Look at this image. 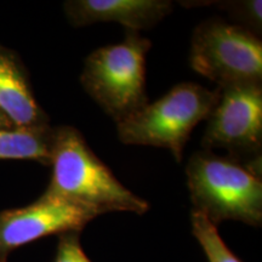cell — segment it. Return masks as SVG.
I'll return each mask as SVG.
<instances>
[{
  "label": "cell",
  "mask_w": 262,
  "mask_h": 262,
  "mask_svg": "<svg viewBox=\"0 0 262 262\" xmlns=\"http://www.w3.org/2000/svg\"><path fill=\"white\" fill-rule=\"evenodd\" d=\"M49 165L51 179L41 195L85 206L98 215L148 211V203L118 181L73 126L54 127Z\"/></svg>",
  "instance_id": "cell-1"
},
{
  "label": "cell",
  "mask_w": 262,
  "mask_h": 262,
  "mask_svg": "<svg viewBox=\"0 0 262 262\" xmlns=\"http://www.w3.org/2000/svg\"><path fill=\"white\" fill-rule=\"evenodd\" d=\"M193 211L217 226L233 220L260 227L262 181L260 173L211 150L196 152L186 168Z\"/></svg>",
  "instance_id": "cell-2"
},
{
  "label": "cell",
  "mask_w": 262,
  "mask_h": 262,
  "mask_svg": "<svg viewBox=\"0 0 262 262\" xmlns=\"http://www.w3.org/2000/svg\"><path fill=\"white\" fill-rule=\"evenodd\" d=\"M152 42L127 31L118 44L98 48L85 58L80 83L117 124L145 107L146 56Z\"/></svg>",
  "instance_id": "cell-3"
},
{
  "label": "cell",
  "mask_w": 262,
  "mask_h": 262,
  "mask_svg": "<svg viewBox=\"0 0 262 262\" xmlns=\"http://www.w3.org/2000/svg\"><path fill=\"white\" fill-rule=\"evenodd\" d=\"M217 100L219 89L178 84L162 98L118 123V136L125 145L166 148L180 163L193 129L209 117Z\"/></svg>",
  "instance_id": "cell-4"
},
{
  "label": "cell",
  "mask_w": 262,
  "mask_h": 262,
  "mask_svg": "<svg viewBox=\"0 0 262 262\" xmlns=\"http://www.w3.org/2000/svg\"><path fill=\"white\" fill-rule=\"evenodd\" d=\"M189 64L196 73L217 84L219 89L261 85V39L239 25L209 19L193 32Z\"/></svg>",
  "instance_id": "cell-5"
},
{
  "label": "cell",
  "mask_w": 262,
  "mask_h": 262,
  "mask_svg": "<svg viewBox=\"0 0 262 262\" xmlns=\"http://www.w3.org/2000/svg\"><path fill=\"white\" fill-rule=\"evenodd\" d=\"M206 120L204 150H228L229 158L261 173L262 85L219 89L217 103Z\"/></svg>",
  "instance_id": "cell-6"
},
{
  "label": "cell",
  "mask_w": 262,
  "mask_h": 262,
  "mask_svg": "<svg viewBox=\"0 0 262 262\" xmlns=\"http://www.w3.org/2000/svg\"><path fill=\"white\" fill-rule=\"evenodd\" d=\"M98 214L89 208L41 195L33 204L0 212V262L10 253L50 234L81 232Z\"/></svg>",
  "instance_id": "cell-7"
},
{
  "label": "cell",
  "mask_w": 262,
  "mask_h": 262,
  "mask_svg": "<svg viewBox=\"0 0 262 262\" xmlns=\"http://www.w3.org/2000/svg\"><path fill=\"white\" fill-rule=\"evenodd\" d=\"M172 8L169 0H68L63 4L73 27L117 22L131 32L155 27L171 14Z\"/></svg>",
  "instance_id": "cell-8"
},
{
  "label": "cell",
  "mask_w": 262,
  "mask_h": 262,
  "mask_svg": "<svg viewBox=\"0 0 262 262\" xmlns=\"http://www.w3.org/2000/svg\"><path fill=\"white\" fill-rule=\"evenodd\" d=\"M0 112L15 127L49 125L48 116L39 106L28 74L17 55L0 47Z\"/></svg>",
  "instance_id": "cell-9"
},
{
  "label": "cell",
  "mask_w": 262,
  "mask_h": 262,
  "mask_svg": "<svg viewBox=\"0 0 262 262\" xmlns=\"http://www.w3.org/2000/svg\"><path fill=\"white\" fill-rule=\"evenodd\" d=\"M54 127L0 129V160H34L50 164V149Z\"/></svg>",
  "instance_id": "cell-10"
},
{
  "label": "cell",
  "mask_w": 262,
  "mask_h": 262,
  "mask_svg": "<svg viewBox=\"0 0 262 262\" xmlns=\"http://www.w3.org/2000/svg\"><path fill=\"white\" fill-rule=\"evenodd\" d=\"M191 225L192 233L201 244L209 262H242L222 241L216 226L205 216L192 210Z\"/></svg>",
  "instance_id": "cell-11"
},
{
  "label": "cell",
  "mask_w": 262,
  "mask_h": 262,
  "mask_svg": "<svg viewBox=\"0 0 262 262\" xmlns=\"http://www.w3.org/2000/svg\"><path fill=\"white\" fill-rule=\"evenodd\" d=\"M220 4V3H219ZM260 0H245V2H227L221 5L226 11L229 12L232 17L237 19L239 24H243L242 27L249 29L257 35L261 33L262 15H261Z\"/></svg>",
  "instance_id": "cell-12"
},
{
  "label": "cell",
  "mask_w": 262,
  "mask_h": 262,
  "mask_svg": "<svg viewBox=\"0 0 262 262\" xmlns=\"http://www.w3.org/2000/svg\"><path fill=\"white\" fill-rule=\"evenodd\" d=\"M55 262H93L80 244V232L60 234Z\"/></svg>",
  "instance_id": "cell-13"
},
{
  "label": "cell",
  "mask_w": 262,
  "mask_h": 262,
  "mask_svg": "<svg viewBox=\"0 0 262 262\" xmlns=\"http://www.w3.org/2000/svg\"><path fill=\"white\" fill-rule=\"evenodd\" d=\"M12 127L15 126L12 125V123L8 119V117L0 112V129H12Z\"/></svg>",
  "instance_id": "cell-14"
}]
</instances>
